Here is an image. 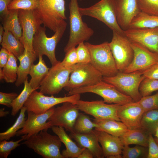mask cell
Wrapping results in <instances>:
<instances>
[{
  "instance_id": "cell-1",
  "label": "cell",
  "mask_w": 158,
  "mask_h": 158,
  "mask_svg": "<svg viewBox=\"0 0 158 158\" xmlns=\"http://www.w3.org/2000/svg\"><path fill=\"white\" fill-rule=\"evenodd\" d=\"M77 0H71L69 4V35L64 49L65 53L80 43L88 40L94 33L93 30L83 21Z\"/></svg>"
},
{
  "instance_id": "cell-2",
  "label": "cell",
  "mask_w": 158,
  "mask_h": 158,
  "mask_svg": "<svg viewBox=\"0 0 158 158\" xmlns=\"http://www.w3.org/2000/svg\"><path fill=\"white\" fill-rule=\"evenodd\" d=\"M67 26L65 20L60 23L57 26L54 34L48 37L46 33V28L41 26L34 36L33 47L37 57L40 55L46 56L52 65H54L60 61L55 55L56 46L62 37Z\"/></svg>"
},
{
  "instance_id": "cell-3",
  "label": "cell",
  "mask_w": 158,
  "mask_h": 158,
  "mask_svg": "<svg viewBox=\"0 0 158 158\" xmlns=\"http://www.w3.org/2000/svg\"><path fill=\"white\" fill-rule=\"evenodd\" d=\"M28 147L43 158H63L60 152L62 142L57 135L47 130L34 134L23 142Z\"/></svg>"
},
{
  "instance_id": "cell-4",
  "label": "cell",
  "mask_w": 158,
  "mask_h": 158,
  "mask_svg": "<svg viewBox=\"0 0 158 158\" xmlns=\"http://www.w3.org/2000/svg\"><path fill=\"white\" fill-rule=\"evenodd\" d=\"M85 44L90 52V63L103 77L113 76L118 72L108 42L97 45L88 42Z\"/></svg>"
},
{
  "instance_id": "cell-5",
  "label": "cell",
  "mask_w": 158,
  "mask_h": 158,
  "mask_svg": "<svg viewBox=\"0 0 158 158\" xmlns=\"http://www.w3.org/2000/svg\"><path fill=\"white\" fill-rule=\"evenodd\" d=\"M79 9L82 16L95 18L104 23L113 31L125 34L117 22L116 0H100L90 7H79Z\"/></svg>"
},
{
  "instance_id": "cell-6",
  "label": "cell",
  "mask_w": 158,
  "mask_h": 158,
  "mask_svg": "<svg viewBox=\"0 0 158 158\" xmlns=\"http://www.w3.org/2000/svg\"><path fill=\"white\" fill-rule=\"evenodd\" d=\"M145 78L140 71L129 73L118 71L113 76L103 77L102 80L114 85L119 91L131 97L134 101L138 102L142 97L139 88Z\"/></svg>"
},
{
  "instance_id": "cell-7",
  "label": "cell",
  "mask_w": 158,
  "mask_h": 158,
  "mask_svg": "<svg viewBox=\"0 0 158 158\" xmlns=\"http://www.w3.org/2000/svg\"><path fill=\"white\" fill-rule=\"evenodd\" d=\"M90 92L101 97L105 103L123 105L134 101L130 97L122 93L112 85L103 80L93 85L72 89L67 95Z\"/></svg>"
},
{
  "instance_id": "cell-8",
  "label": "cell",
  "mask_w": 158,
  "mask_h": 158,
  "mask_svg": "<svg viewBox=\"0 0 158 158\" xmlns=\"http://www.w3.org/2000/svg\"><path fill=\"white\" fill-rule=\"evenodd\" d=\"M73 66H65L60 61L52 66L40 84V92L51 95L59 93L67 84Z\"/></svg>"
},
{
  "instance_id": "cell-9",
  "label": "cell",
  "mask_w": 158,
  "mask_h": 158,
  "mask_svg": "<svg viewBox=\"0 0 158 158\" xmlns=\"http://www.w3.org/2000/svg\"><path fill=\"white\" fill-rule=\"evenodd\" d=\"M80 94H76L62 97L45 96L36 90L33 91L24 104L26 111L42 114L57 104L69 102L76 104L80 99Z\"/></svg>"
},
{
  "instance_id": "cell-10",
  "label": "cell",
  "mask_w": 158,
  "mask_h": 158,
  "mask_svg": "<svg viewBox=\"0 0 158 158\" xmlns=\"http://www.w3.org/2000/svg\"><path fill=\"white\" fill-rule=\"evenodd\" d=\"M36 9L44 26L55 32L58 24L66 19L64 0H38Z\"/></svg>"
},
{
  "instance_id": "cell-11",
  "label": "cell",
  "mask_w": 158,
  "mask_h": 158,
  "mask_svg": "<svg viewBox=\"0 0 158 158\" xmlns=\"http://www.w3.org/2000/svg\"><path fill=\"white\" fill-rule=\"evenodd\" d=\"M101 73L90 63H77L74 65L69 79L64 89L70 90L82 87L91 86L102 80Z\"/></svg>"
},
{
  "instance_id": "cell-12",
  "label": "cell",
  "mask_w": 158,
  "mask_h": 158,
  "mask_svg": "<svg viewBox=\"0 0 158 158\" xmlns=\"http://www.w3.org/2000/svg\"><path fill=\"white\" fill-rule=\"evenodd\" d=\"M113 37L109 45L119 71L123 72L132 61L134 51L131 42L125 36L113 31Z\"/></svg>"
},
{
  "instance_id": "cell-13",
  "label": "cell",
  "mask_w": 158,
  "mask_h": 158,
  "mask_svg": "<svg viewBox=\"0 0 158 158\" xmlns=\"http://www.w3.org/2000/svg\"><path fill=\"white\" fill-rule=\"evenodd\" d=\"M18 17L22 30L20 41L24 48L34 51V37L43 24L42 21L36 10H20Z\"/></svg>"
},
{
  "instance_id": "cell-14",
  "label": "cell",
  "mask_w": 158,
  "mask_h": 158,
  "mask_svg": "<svg viewBox=\"0 0 158 158\" xmlns=\"http://www.w3.org/2000/svg\"><path fill=\"white\" fill-rule=\"evenodd\" d=\"M79 110L93 116L95 119L120 120L117 114L120 105L108 104L103 101H85L80 99L76 104Z\"/></svg>"
},
{
  "instance_id": "cell-15",
  "label": "cell",
  "mask_w": 158,
  "mask_h": 158,
  "mask_svg": "<svg viewBox=\"0 0 158 158\" xmlns=\"http://www.w3.org/2000/svg\"><path fill=\"white\" fill-rule=\"evenodd\" d=\"M54 108L53 107L42 114H37L27 111V118L23 128L18 131L16 135L19 136L24 135L21 137L25 140L42 130L47 131L52 126L51 122L48 120L53 114Z\"/></svg>"
},
{
  "instance_id": "cell-16",
  "label": "cell",
  "mask_w": 158,
  "mask_h": 158,
  "mask_svg": "<svg viewBox=\"0 0 158 158\" xmlns=\"http://www.w3.org/2000/svg\"><path fill=\"white\" fill-rule=\"evenodd\" d=\"M79 110L76 104L64 102L61 106L54 108V112L48 121L51 122L52 126H61L70 133L73 132L74 126Z\"/></svg>"
},
{
  "instance_id": "cell-17",
  "label": "cell",
  "mask_w": 158,
  "mask_h": 158,
  "mask_svg": "<svg viewBox=\"0 0 158 158\" xmlns=\"http://www.w3.org/2000/svg\"><path fill=\"white\" fill-rule=\"evenodd\" d=\"M134 56L130 64L123 71L129 73L143 71L158 62V54L152 52L141 44L131 42Z\"/></svg>"
},
{
  "instance_id": "cell-18",
  "label": "cell",
  "mask_w": 158,
  "mask_h": 158,
  "mask_svg": "<svg viewBox=\"0 0 158 158\" xmlns=\"http://www.w3.org/2000/svg\"><path fill=\"white\" fill-rule=\"evenodd\" d=\"M124 33L131 42L140 44L158 54V27L129 28L124 31Z\"/></svg>"
},
{
  "instance_id": "cell-19",
  "label": "cell",
  "mask_w": 158,
  "mask_h": 158,
  "mask_svg": "<svg viewBox=\"0 0 158 158\" xmlns=\"http://www.w3.org/2000/svg\"><path fill=\"white\" fill-rule=\"evenodd\" d=\"M144 112L139 101H133L120 105L117 114L120 121L132 129L142 128L141 121Z\"/></svg>"
},
{
  "instance_id": "cell-20",
  "label": "cell",
  "mask_w": 158,
  "mask_h": 158,
  "mask_svg": "<svg viewBox=\"0 0 158 158\" xmlns=\"http://www.w3.org/2000/svg\"><path fill=\"white\" fill-rule=\"evenodd\" d=\"M101 145L104 157L122 158L123 145L120 138L104 131L93 130Z\"/></svg>"
},
{
  "instance_id": "cell-21",
  "label": "cell",
  "mask_w": 158,
  "mask_h": 158,
  "mask_svg": "<svg viewBox=\"0 0 158 158\" xmlns=\"http://www.w3.org/2000/svg\"><path fill=\"white\" fill-rule=\"evenodd\" d=\"M118 23L124 31L128 29L133 19L140 12L137 0H116Z\"/></svg>"
},
{
  "instance_id": "cell-22",
  "label": "cell",
  "mask_w": 158,
  "mask_h": 158,
  "mask_svg": "<svg viewBox=\"0 0 158 158\" xmlns=\"http://www.w3.org/2000/svg\"><path fill=\"white\" fill-rule=\"evenodd\" d=\"M69 135L77 142L80 147L90 150L94 157L104 158L102 147L100 146L97 138L93 131L90 133L85 134L73 132L70 133Z\"/></svg>"
},
{
  "instance_id": "cell-23",
  "label": "cell",
  "mask_w": 158,
  "mask_h": 158,
  "mask_svg": "<svg viewBox=\"0 0 158 158\" xmlns=\"http://www.w3.org/2000/svg\"><path fill=\"white\" fill-rule=\"evenodd\" d=\"M51 128L53 132L59 137L65 146L66 149L63 150L61 153L63 158H78L85 148L77 145L67 134L63 127L53 126Z\"/></svg>"
},
{
  "instance_id": "cell-24",
  "label": "cell",
  "mask_w": 158,
  "mask_h": 158,
  "mask_svg": "<svg viewBox=\"0 0 158 158\" xmlns=\"http://www.w3.org/2000/svg\"><path fill=\"white\" fill-rule=\"evenodd\" d=\"M37 58L34 51H31L26 48L22 55L18 58L19 61L18 66L17 78L15 85L18 87L24 83L28 77L32 66Z\"/></svg>"
},
{
  "instance_id": "cell-25",
  "label": "cell",
  "mask_w": 158,
  "mask_h": 158,
  "mask_svg": "<svg viewBox=\"0 0 158 158\" xmlns=\"http://www.w3.org/2000/svg\"><path fill=\"white\" fill-rule=\"evenodd\" d=\"M97 125L95 129L104 131L114 136L120 137L128 130L121 121L111 119H93Z\"/></svg>"
},
{
  "instance_id": "cell-26",
  "label": "cell",
  "mask_w": 158,
  "mask_h": 158,
  "mask_svg": "<svg viewBox=\"0 0 158 158\" xmlns=\"http://www.w3.org/2000/svg\"><path fill=\"white\" fill-rule=\"evenodd\" d=\"M150 134L142 128L128 129L119 138L123 146L135 144L148 147Z\"/></svg>"
},
{
  "instance_id": "cell-27",
  "label": "cell",
  "mask_w": 158,
  "mask_h": 158,
  "mask_svg": "<svg viewBox=\"0 0 158 158\" xmlns=\"http://www.w3.org/2000/svg\"><path fill=\"white\" fill-rule=\"evenodd\" d=\"M19 10H10L7 15L1 21L4 31L11 32L20 40L22 35V28L19 17Z\"/></svg>"
},
{
  "instance_id": "cell-28",
  "label": "cell",
  "mask_w": 158,
  "mask_h": 158,
  "mask_svg": "<svg viewBox=\"0 0 158 158\" xmlns=\"http://www.w3.org/2000/svg\"><path fill=\"white\" fill-rule=\"evenodd\" d=\"M42 56H39V61L36 64L32 66L29 75L31 77L29 83L34 89H39L40 84L48 73L49 68L47 66Z\"/></svg>"
},
{
  "instance_id": "cell-29",
  "label": "cell",
  "mask_w": 158,
  "mask_h": 158,
  "mask_svg": "<svg viewBox=\"0 0 158 158\" xmlns=\"http://www.w3.org/2000/svg\"><path fill=\"white\" fill-rule=\"evenodd\" d=\"M1 44L2 47L14 55L17 59L22 54L24 50V46L20 40L8 31H4Z\"/></svg>"
},
{
  "instance_id": "cell-30",
  "label": "cell",
  "mask_w": 158,
  "mask_h": 158,
  "mask_svg": "<svg viewBox=\"0 0 158 158\" xmlns=\"http://www.w3.org/2000/svg\"><path fill=\"white\" fill-rule=\"evenodd\" d=\"M17 59L14 55L10 53L6 64L3 68H0V80H4L6 82L9 83H13L16 81L18 68Z\"/></svg>"
},
{
  "instance_id": "cell-31",
  "label": "cell",
  "mask_w": 158,
  "mask_h": 158,
  "mask_svg": "<svg viewBox=\"0 0 158 158\" xmlns=\"http://www.w3.org/2000/svg\"><path fill=\"white\" fill-rule=\"evenodd\" d=\"M157 27L158 16L150 15L140 11L132 20L129 28H153Z\"/></svg>"
},
{
  "instance_id": "cell-32",
  "label": "cell",
  "mask_w": 158,
  "mask_h": 158,
  "mask_svg": "<svg viewBox=\"0 0 158 158\" xmlns=\"http://www.w3.org/2000/svg\"><path fill=\"white\" fill-rule=\"evenodd\" d=\"M24 86L21 93L13 101L11 104L12 108L11 115L15 116L24 106L29 96L32 92L37 90L33 88L28 81V77L24 83Z\"/></svg>"
},
{
  "instance_id": "cell-33",
  "label": "cell",
  "mask_w": 158,
  "mask_h": 158,
  "mask_svg": "<svg viewBox=\"0 0 158 158\" xmlns=\"http://www.w3.org/2000/svg\"><path fill=\"white\" fill-rule=\"evenodd\" d=\"M141 125L142 128L154 135L158 127V109L145 111L141 120Z\"/></svg>"
},
{
  "instance_id": "cell-34",
  "label": "cell",
  "mask_w": 158,
  "mask_h": 158,
  "mask_svg": "<svg viewBox=\"0 0 158 158\" xmlns=\"http://www.w3.org/2000/svg\"><path fill=\"white\" fill-rule=\"evenodd\" d=\"M96 124L92 121L88 116L79 113L74 127V132L80 133H88L92 132Z\"/></svg>"
},
{
  "instance_id": "cell-35",
  "label": "cell",
  "mask_w": 158,
  "mask_h": 158,
  "mask_svg": "<svg viewBox=\"0 0 158 158\" xmlns=\"http://www.w3.org/2000/svg\"><path fill=\"white\" fill-rule=\"evenodd\" d=\"M26 111V109L24 106L21 108L19 116L13 124L6 131L0 133V141L9 140L16 135L19 129L23 128L26 120L25 113Z\"/></svg>"
},
{
  "instance_id": "cell-36",
  "label": "cell",
  "mask_w": 158,
  "mask_h": 158,
  "mask_svg": "<svg viewBox=\"0 0 158 158\" xmlns=\"http://www.w3.org/2000/svg\"><path fill=\"white\" fill-rule=\"evenodd\" d=\"M148 147L136 145L131 147L124 146L122 151L123 158H147Z\"/></svg>"
},
{
  "instance_id": "cell-37",
  "label": "cell",
  "mask_w": 158,
  "mask_h": 158,
  "mask_svg": "<svg viewBox=\"0 0 158 158\" xmlns=\"http://www.w3.org/2000/svg\"><path fill=\"white\" fill-rule=\"evenodd\" d=\"M38 0H11L8 6L10 10H34L39 7Z\"/></svg>"
},
{
  "instance_id": "cell-38",
  "label": "cell",
  "mask_w": 158,
  "mask_h": 158,
  "mask_svg": "<svg viewBox=\"0 0 158 158\" xmlns=\"http://www.w3.org/2000/svg\"><path fill=\"white\" fill-rule=\"evenodd\" d=\"M139 90L142 97L158 90V80L145 78L140 84Z\"/></svg>"
},
{
  "instance_id": "cell-39",
  "label": "cell",
  "mask_w": 158,
  "mask_h": 158,
  "mask_svg": "<svg viewBox=\"0 0 158 158\" xmlns=\"http://www.w3.org/2000/svg\"><path fill=\"white\" fill-rule=\"evenodd\" d=\"M141 12L151 15L158 16V0H137Z\"/></svg>"
},
{
  "instance_id": "cell-40",
  "label": "cell",
  "mask_w": 158,
  "mask_h": 158,
  "mask_svg": "<svg viewBox=\"0 0 158 158\" xmlns=\"http://www.w3.org/2000/svg\"><path fill=\"white\" fill-rule=\"evenodd\" d=\"M23 140H24V139L21 137L20 139L16 141H7L6 140L0 141V157L7 158L11 151L20 145L19 143Z\"/></svg>"
},
{
  "instance_id": "cell-41",
  "label": "cell",
  "mask_w": 158,
  "mask_h": 158,
  "mask_svg": "<svg viewBox=\"0 0 158 158\" xmlns=\"http://www.w3.org/2000/svg\"><path fill=\"white\" fill-rule=\"evenodd\" d=\"M139 102L145 112L158 109V92L152 95L142 97Z\"/></svg>"
},
{
  "instance_id": "cell-42",
  "label": "cell",
  "mask_w": 158,
  "mask_h": 158,
  "mask_svg": "<svg viewBox=\"0 0 158 158\" xmlns=\"http://www.w3.org/2000/svg\"><path fill=\"white\" fill-rule=\"evenodd\" d=\"M76 48L78 63L83 64L90 63V55L89 51L84 42L80 43Z\"/></svg>"
},
{
  "instance_id": "cell-43",
  "label": "cell",
  "mask_w": 158,
  "mask_h": 158,
  "mask_svg": "<svg viewBox=\"0 0 158 158\" xmlns=\"http://www.w3.org/2000/svg\"><path fill=\"white\" fill-rule=\"evenodd\" d=\"M61 63L66 67L72 66L78 63L76 48L72 49L66 53L65 56Z\"/></svg>"
},
{
  "instance_id": "cell-44",
  "label": "cell",
  "mask_w": 158,
  "mask_h": 158,
  "mask_svg": "<svg viewBox=\"0 0 158 158\" xmlns=\"http://www.w3.org/2000/svg\"><path fill=\"white\" fill-rule=\"evenodd\" d=\"M147 158H158V145L151 134L149 136Z\"/></svg>"
},
{
  "instance_id": "cell-45",
  "label": "cell",
  "mask_w": 158,
  "mask_h": 158,
  "mask_svg": "<svg viewBox=\"0 0 158 158\" xmlns=\"http://www.w3.org/2000/svg\"><path fill=\"white\" fill-rule=\"evenodd\" d=\"M18 95L15 92L9 93L0 92V104L11 108V104L14 99Z\"/></svg>"
},
{
  "instance_id": "cell-46",
  "label": "cell",
  "mask_w": 158,
  "mask_h": 158,
  "mask_svg": "<svg viewBox=\"0 0 158 158\" xmlns=\"http://www.w3.org/2000/svg\"><path fill=\"white\" fill-rule=\"evenodd\" d=\"M142 72L145 78L158 80V62Z\"/></svg>"
},
{
  "instance_id": "cell-47",
  "label": "cell",
  "mask_w": 158,
  "mask_h": 158,
  "mask_svg": "<svg viewBox=\"0 0 158 158\" xmlns=\"http://www.w3.org/2000/svg\"><path fill=\"white\" fill-rule=\"evenodd\" d=\"M11 0H0V18L1 20L9 12L8 6Z\"/></svg>"
},
{
  "instance_id": "cell-48",
  "label": "cell",
  "mask_w": 158,
  "mask_h": 158,
  "mask_svg": "<svg viewBox=\"0 0 158 158\" xmlns=\"http://www.w3.org/2000/svg\"><path fill=\"white\" fill-rule=\"evenodd\" d=\"M10 53L6 49L2 47L0 51V68L6 65L8 61Z\"/></svg>"
},
{
  "instance_id": "cell-49",
  "label": "cell",
  "mask_w": 158,
  "mask_h": 158,
  "mask_svg": "<svg viewBox=\"0 0 158 158\" xmlns=\"http://www.w3.org/2000/svg\"><path fill=\"white\" fill-rule=\"evenodd\" d=\"M94 156L92 152L88 149L85 148L78 156V158H93Z\"/></svg>"
},
{
  "instance_id": "cell-50",
  "label": "cell",
  "mask_w": 158,
  "mask_h": 158,
  "mask_svg": "<svg viewBox=\"0 0 158 158\" xmlns=\"http://www.w3.org/2000/svg\"><path fill=\"white\" fill-rule=\"evenodd\" d=\"M4 108H1L0 109V117H4L9 114V112L8 111H5Z\"/></svg>"
},
{
  "instance_id": "cell-51",
  "label": "cell",
  "mask_w": 158,
  "mask_h": 158,
  "mask_svg": "<svg viewBox=\"0 0 158 158\" xmlns=\"http://www.w3.org/2000/svg\"><path fill=\"white\" fill-rule=\"evenodd\" d=\"M4 32V30L2 25H0V43H1Z\"/></svg>"
},
{
  "instance_id": "cell-52",
  "label": "cell",
  "mask_w": 158,
  "mask_h": 158,
  "mask_svg": "<svg viewBox=\"0 0 158 158\" xmlns=\"http://www.w3.org/2000/svg\"><path fill=\"white\" fill-rule=\"evenodd\" d=\"M154 135L155 136L156 138L158 139V127L156 130Z\"/></svg>"
},
{
  "instance_id": "cell-53",
  "label": "cell",
  "mask_w": 158,
  "mask_h": 158,
  "mask_svg": "<svg viewBox=\"0 0 158 158\" xmlns=\"http://www.w3.org/2000/svg\"><path fill=\"white\" fill-rule=\"evenodd\" d=\"M154 138V139H155V141H156V142L157 143L158 145V139L157 138Z\"/></svg>"
},
{
  "instance_id": "cell-54",
  "label": "cell",
  "mask_w": 158,
  "mask_h": 158,
  "mask_svg": "<svg viewBox=\"0 0 158 158\" xmlns=\"http://www.w3.org/2000/svg\"><path fill=\"white\" fill-rule=\"evenodd\" d=\"M80 0V1H81L82 0Z\"/></svg>"
}]
</instances>
